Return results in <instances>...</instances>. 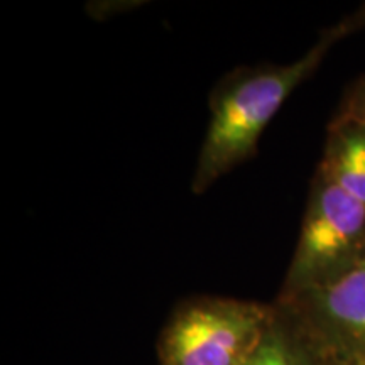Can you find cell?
I'll return each mask as SVG.
<instances>
[{
	"label": "cell",
	"instance_id": "2",
	"mask_svg": "<svg viewBox=\"0 0 365 365\" xmlns=\"http://www.w3.org/2000/svg\"><path fill=\"white\" fill-rule=\"evenodd\" d=\"M276 307L203 296L180 304L158 340L159 365H245Z\"/></svg>",
	"mask_w": 365,
	"mask_h": 365
},
{
	"label": "cell",
	"instance_id": "5",
	"mask_svg": "<svg viewBox=\"0 0 365 365\" xmlns=\"http://www.w3.org/2000/svg\"><path fill=\"white\" fill-rule=\"evenodd\" d=\"M318 171L365 205V125L331 120Z\"/></svg>",
	"mask_w": 365,
	"mask_h": 365
},
{
	"label": "cell",
	"instance_id": "7",
	"mask_svg": "<svg viewBox=\"0 0 365 365\" xmlns=\"http://www.w3.org/2000/svg\"><path fill=\"white\" fill-rule=\"evenodd\" d=\"M333 120L355 122V124L365 125V75L346 91L344 102Z\"/></svg>",
	"mask_w": 365,
	"mask_h": 365
},
{
	"label": "cell",
	"instance_id": "6",
	"mask_svg": "<svg viewBox=\"0 0 365 365\" xmlns=\"http://www.w3.org/2000/svg\"><path fill=\"white\" fill-rule=\"evenodd\" d=\"M245 365H319V360L293 318L276 304L272 323Z\"/></svg>",
	"mask_w": 365,
	"mask_h": 365
},
{
	"label": "cell",
	"instance_id": "1",
	"mask_svg": "<svg viewBox=\"0 0 365 365\" xmlns=\"http://www.w3.org/2000/svg\"><path fill=\"white\" fill-rule=\"evenodd\" d=\"M364 24L365 9L322 33L318 43L291 65L245 68L228 75L210 98L212 115L191 182L193 193L207 191L252 158L264 129L289 95L317 71L333 46Z\"/></svg>",
	"mask_w": 365,
	"mask_h": 365
},
{
	"label": "cell",
	"instance_id": "4",
	"mask_svg": "<svg viewBox=\"0 0 365 365\" xmlns=\"http://www.w3.org/2000/svg\"><path fill=\"white\" fill-rule=\"evenodd\" d=\"M277 304L318 359L365 365V257L333 281Z\"/></svg>",
	"mask_w": 365,
	"mask_h": 365
},
{
	"label": "cell",
	"instance_id": "3",
	"mask_svg": "<svg viewBox=\"0 0 365 365\" xmlns=\"http://www.w3.org/2000/svg\"><path fill=\"white\" fill-rule=\"evenodd\" d=\"M365 257V205L317 171L279 299L330 282Z\"/></svg>",
	"mask_w": 365,
	"mask_h": 365
}]
</instances>
